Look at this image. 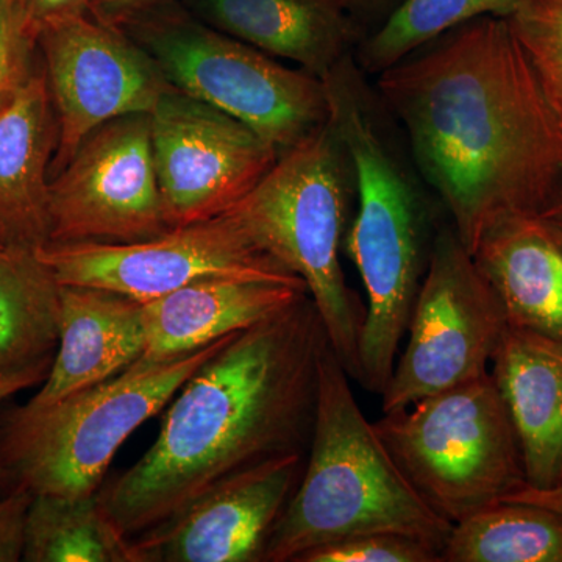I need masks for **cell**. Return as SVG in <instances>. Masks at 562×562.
<instances>
[{
	"instance_id": "cell-26",
	"label": "cell",
	"mask_w": 562,
	"mask_h": 562,
	"mask_svg": "<svg viewBox=\"0 0 562 562\" xmlns=\"http://www.w3.org/2000/svg\"><path fill=\"white\" fill-rule=\"evenodd\" d=\"M38 33L18 0H0V116L27 88L35 69Z\"/></svg>"
},
{
	"instance_id": "cell-18",
	"label": "cell",
	"mask_w": 562,
	"mask_h": 562,
	"mask_svg": "<svg viewBox=\"0 0 562 562\" xmlns=\"http://www.w3.org/2000/svg\"><path fill=\"white\" fill-rule=\"evenodd\" d=\"M192 16L273 58L324 79L355 38L336 0H177Z\"/></svg>"
},
{
	"instance_id": "cell-16",
	"label": "cell",
	"mask_w": 562,
	"mask_h": 562,
	"mask_svg": "<svg viewBox=\"0 0 562 562\" xmlns=\"http://www.w3.org/2000/svg\"><path fill=\"white\" fill-rule=\"evenodd\" d=\"M146 351L143 305L99 288L61 284L58 351L25 408L38 409L105 382Z\"/></svg>"
},
{
	"instance_id": "cell-12",
	"label": "cell",
	"mask_w": 562,
	"mask_h": 562,
	"mask_svg": "<svg viewBox=\"0 0 562 562\" xmlns=\"http://www.w3.org/2000/svg\"><path fill=\"white\" fill-rule=\"evenodd\" d=\"M149 114L155 169L171 228L227 213L279 160V149L249 125L173 88Z\"/></svg>"
},
{
	"instance_id": "cell-19",
	"label": "cell",
	"mask_w": 562,
	"mask_h": 562,
	"mask_svg": "<svg viewBox=\"0 0 562 562\" xmlns=\"http://www.w3.org/2000/svg\"><path fill=\"white\" fill-rule=\"evenodd\" d=\"M308 292L247 279L195 281L143 305L146 351L140 361H166L220 341L281 312Z\"/></svg>"
},
{
	"instance_id": "cell-3",
	"label": "cell",
	"mask_w": 562,
	"mask_h": 562,
	"mask_svg": "<svg viewBox=\"0 0 562 562\" xmlns=\"http://www.w3.org/2000/svg\"><path fill=\"white\" fill-rule=\"evenodd\" d=\"M322 81L328 121L349 155L358 199L344 239V250L368 294L357 382L383 395L408 330L432 239L428 243L427 213L419 192L384 143L350 55Z\"/></svg>"
},
{
	"instance_id": "cell-22",
	"label": "cell",
	"mask_w": 562,
	"mask_h": 562,
	"mask_svg": "<svg viewBox=\"0 0 562 562\" xmlns=\"http://www.w3.org/2000/svg\"><path fill=\"white\" fill-rule=\"evenodd\" d=\"M22 561L136 562L131 538L111 520L98 494L33 495Z\"/></svg>"
},
{
	"instance_id": "cell-14",
	"label": "cell",
	"mask_w": 562,
	"mask_h": 562,
	"mask_svg": "<svg viewBox=\"0 0 562 562\" xmlns=\"http://www.w3.org/2000/svg\"><path fill=\"white\" fill-rule=\"evenodd\" d=\"M305 453L236 473L176 516L131 538L136 562H255L301 482Z\"/></svg>"
},
{
	"instance_id": "cell-15",
	"label": "cell",
	"mask_w": 562,
	"mask_h": 562,
	"mask_svg": "<svg viewBox=\"0 0 562 562\" xmlns=\"http://www.w3.org/2000/svg\"><path fill=\"white\" fill-rule=\"evenodd\" d=\"M491 368L519 442L525 486L557 490L562 484V342L506 325Z\"/></svg>"
},
{
	"instance_id": "cell-10",
	"label": "cell",
	"mask_w": 562,
	"mask_h": 562,
	"mask_svg": "<svg viewBox=\"0 0 562 562\" xmlns=\"http://www.w3.org/2000/svg\"><path fill=\"white\" fill-rule=\"evenodd\" d=\"M60 284L99 288L146 303L209 279L272 281L306 290L297 276L247 239L231 213L128 244H55L36 249Z\"/></svg>"
},
{
	"instance_id": "cell-33",
	"label": "cell",
	"mask_w": 562,
	"mask_h": 562,
	"mask_svg": "<svg viewBox=\"0 0 562 562\" xmlns=\"http://www.w3.org/2000/svg\"><path fill=\"white\" fill-rule=\"evenodd\" d=\"M542 214L562 232V191L561 194L554 199L552 205L542 211Z\"/></svg>"
},
{
	"instance_id": "cell-20",
	"label": "cell",
	"mask_w": 562,
	"mask_h": 562,
	"mask_svg": "<svg viewBox=\"0 0 562 562\" xmlns=\"http://www.w3.org/2000/svg\"><path fill=\"white\" fill-rule=\"evenodd\" d=\"M58 125L40 70L0 116V243L36 250L50 241L49 187Z\"/></svg>"
},
{
	"instance_id": "cell-21",
	"label": "cell",
	"mask_w": 562,
	"mask_h": 562,
	"mask_svg": "<svg viewBox=\"0 0 562 562\" xmlns=\"http://www.w3.org/2000/svg\"><path fill=\"white\" fill-rule=\"evenodd\" d=\"M60 290L36 250L0 243V375L54 360Z\"/></svg>"
},
{
	"instance_id": "cell-6",
	"label": "cell",
	"mask_w": 562,
	"mask_h": 562,
	"mask_svg": "<svg viewBox=\"0 0 562 562\" xmlns=\"http://www.w3.org/2000/svg\"><path fill=\"white\" fill-rule=\"evenodd\" d=\"M233 335L172 360H138L44 408L13 409L0 428V464L14 486L32 495L98 494L122 443L168 406Z\"/></svg>"
},
{
	"instance_id": "cell-11",
	"label": "cell",
	"mask_w": 562,
	"mask_h": 562,
	"mask_svg": "<svg viewBox=\"0 0 562 562\" xmlns=\"http://www.w3.org/2000/svg\"><path fill=\"white\" fill-rule=\"evenodd\" d=\"M50 241L128 244L171 231L154 149L150 114L117 117L91 132L49 187Z\"/></svg>"
},
{
	"instance_id": "cell-29",
	"label": "cell",
	"mask_w": 562,
	"mask_h": 562,
	"mask_svg": "<svg viewBox=\"0 0 562 562\" xmlns=\"http://www.w3.org/2000/svg\"><path fill=\"white\" fill-rule=\"evenodd\" d=\"M33 31L41 32L50 22L88 13L87 0H18Z\"/></svg>"
},
{
	"instance_id": "cell-1",
	"label": "cell",
	"mask_w": 562,
	"mask_h": 562,
	"mask_svg": "<svg viewBox=\"0 0 562 562\" xmlns=\"http://www.w3.org/2000/svg\"><path fill=\"white\" fill-rule=\"evenodd\" d=\"M379 74L424 180L469 254L498 217L542 213L562 191V121L506 18L486 16Z\"/></svg>"
},
{
	"instance_id": "cell-30",
	"label": "cell",
	"mask_w": 562,
	"mask_h": 562,
	"mask_svg": "<svg viewBox=\"0 0 562 562\" xmlns=\"http://www.w3.org/2000/svg\"><path fill=\"white\" fill-rule=\"evenodd\" d=\"M88 13L103 24L117 27L122 22L132 20L172 0H87Z\"/></svg>"
},
{
	"instance_id": "cell-24",
	"label": "cell",
	"mask_w": 562,
	"mask_h": 562,
	"mask_svg": "<svg viewBox=\"0 0 562 562\" xmlns=\"http://www.w3.org/2000/svg\"><path fill=\"white\" fill-rule=\"evenodd\" d=\"M522 0H403L379 32L362 43V70L380 74L462 24L479 18H506Z\"/></svg>"
},
{
	"instance_id": "cell-34",
	"label": "cell",
	"mask_w": 562,
	"mask_h": 562,
	"mask_svg": "<svg viewBox=\"0 0 562 562\" xmlns=\"http://www.w3.org/2000/svg\"><path fill=\"white\" fill-rule=\"evenodd\" d=\"M342 9L355 10L362 9V7L375 5V3L382 2V0H336Z\"/></svg>"
},
{
	"instance_id": "cell-7",
	"label": "cell",
	"mask_w": 562,
	"mask_h": 562,
	"mask_svg": "<svg viewBox=\"0 0 562 562\" xmlns=\"http://www.w3.org/2000/svg\"><path fill=\"white\" fill-rule=\"evenodd\" d=\"M173 88L249 125L280 155L328 121L324 81L225 35L177 0L117 25Z\"/></svg>"
},
{
	"instance_id": "cell-9",
	"label": "cell",
	"mask_w": 562,
	"mask_h": 562,
	"mask_svg": "<svg viewBox=\"0 0 562 562\" xmlns=\"http://www.w3.org/2000/svg\"><path fill=\"white\" fill-rule=\"evenodd\" d=\"M501 301L452 225L432 238L427 271L408 324V342L383 392V413L490 373L505 331Z\"/></svg>"
},
{
	"instance_id": "cell-2",
	"label": "cell",
	"mask_w": 562,
	"mask_h": 562,
	"mask_svg": "<svg viewBox=\"0 0 562 562\" xmlns=\"http://www.w3.org/2000/svg\"><path fill=\"white\" fill-rule=\"evenodd\" d=\"M327 341L310 294L235 333L177 392L154 446L99 492L117 528L135 538L251 465L305 453Z\"/></svg>"
},
{
	"instance_id": "cell-32",
	"label": "cell",
	"mask_w": 562,
	"mask_h": 562,
	"mask_svg": "<svg viewBox=\"0 0 562 562\" xmlns=\"http://www.w3.org/2000/svg\"><path fill=\"white\" fill-rule=\"evenodd\" d=\"M503 501L536 503V505L547 506V508L562 514V484L552 491H532L530 487L524 486L522 490L506 495Z\"/></svg>"
},
{
	"instance_id": "cell-13",
	"label": "cell",
	"mask_w": 562,
	"mask_h": 562,
	"mask_svg": "<svg viewBox=\"0 0 562 562\" xmlns=\"http://www.w3.org/2000/svg\"><path fill=\"white\" fill-rule=\"evenodd\" d=\"M38 47L58 125L50 180L91 132L150 113L172 88L135 41L91 14L50 22L41 29Z\"/></svg>"
},
{
	"instance_id": "cell-28",
	"label": "cell",
	"mask_w": 562,
	"mask_h": 562,
	"mask_svg": "<svg viewBox=\"0 0 562 562\" xmlns=\"http://www.w3.org/2000/svg\"><path fill=\"white\" fill-rule=\"evenodd\" d=\"M33 495L13 486L0 498V562L22 561L24 525Z\"/></svg>"
},
{
	"instance_id": "cell-17",
	"label": "cell",
	"mask_w": 562,
	"mask_h": 562,
	"mask_svg": "<svg viewBox=\"0 0 562 562\" xmlns=\"http://www.w3.org/2000/svg\"><path fill=\"white\" fill-rule=\"evenodd\" d=\"M506 322L562 342V232L542 213L498 217L472 251Z\"/></svg>"
},
{
	"instance_id": "cell-23",
	"label": "cell",
	"mask_w": 562,
	"mask_h": 562,
	"mask_svg": "<svg viewBox=\"0 0 562 562\" xmlns=\"http://www.w3.org/2000/svg\"><path fill=\"white\" fill-rule=\"evenodd\" d=\"M441 562H562V514L503 501L454 524Z\"/></svg>"
},
{
	"instance_id": "cell-27",
	"label": "cell",
	"mask_w": 562,
	"mask_h": 562,
	"mask_svg": "<svg viewBox=\"0 0 562 562\" xmlns=\"http://www.w3.org/2000/svg\"><path fill=\"white\" fill-rule=\"evenodd\" d=\"M297 562H441V554L419 539L372 532L317 547Z\"/></svg>"
},
{
	"instance_id": "cell-4",
	"label": "cell",
	"mask_w": 562,
	"mask_h": 562,
	"mask_svg": "<svg viewBox=\"0 0 562 562\" xmlns=\"http://www.w3.org/2000/svg\"><path fill=\"white\" fill-rule=\"evenodd\" d=\"M330 341L319 358L310 457L301 482L273 525L268 562H297L317 547L391 532L441 554L453 525L428 508L366 419Z\"/></svg>"
},
{
	"instance_id": "cell-25",
	"label": "cell",
	"mask_w": 562,
	"mask_h": 562,
	"mask_svg": "<svg viewBox=\"0 0 562 562\" xmlns=\"http://www.w3.org/2000/svg\"><path fill=\"white\" fill-rule=\"evenodd\" d=\"M508 22L562 121V0H522Z\"/></svg>"
},
{
	"instance_id": "cell-31",
	"label": "cell",
	"mask_w": 562,
	"mask_h": 562,
	"mask_svg": "<svg viewBox=\"0 0 562 562\" xmlns=\"http://www.w3.org/2000/svg\"><path fill=\"white\" fill-rule=\"evenodd\" d=\"M50 364L52 362H47V364L27 369V371L3 373V375H0V403L16 394V392L27 390L33 384L44 382L47 373H49ZM13 486L10 473L0 464V492L11 490Z\"/></svg>"
},
{
	"instance_id": "cell-5",
	"label": "cell",
	"mask_w": 562,
	"mask_h": 562,
	"mask_svg": "<svg viewBox=\"0 0 562 562\" xmlns=\"http://www.w3.org/2000/svg\"><path fill=\"white\" fill-rule=\"evenodd\" d=\"M353 171L331 122L283 151L227 213L262 254L305 283L328 341L355 382L366 310L344 276Z\"/></svg>"
},
{
	"instance_id": "cell-8",
	"label": "cell",
	"mask_w": 562,
	"mask_h": 562,
	"mask_svg": "<svg viewBox=\"0 0 562 562\" xmlns=\"http://www.w3.org/2000/svg\"><path fill=\"white\" fill-rule=\"evenodd\" d=\"M387 452L432 513L468 519L522 490V454L491 373L373 422Z\"/></svg>"
}]
</instances>
